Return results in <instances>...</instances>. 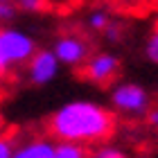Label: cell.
<instances>
[{
    "label": "cell",
    "instance_id": "6da1fadb",
    "mask_svg": "<svg viewBox=\"0 0 158 158\" xmlns=\"http://www.w3.org/2000/svg\"><path fill=\"white\" fill-rule=\"evenodd\" d=\"M115 129V118L109 109L90 99H75L59 106L50 118V133L59 142L88 145L109 138Z\"/></svg>",
    "mask_w": 158,
    "mask_h": 158
},
{
    "label": "cell",
    "instance_id": "7a4b0ae2",
    "mask_svg": "<svg viewBox=\"0 0 158 158\" xmlns=\"http://www.w3.org/2000/svg\"><path fill=\"white\" fill-rule=\"evenodd\" d=\"M34 52H36V45L30 34L11 27L0 30V75H7L11 68L30 61Z\"/></svg>",
    "mask_w": 158,
    "mask_h": 158
},
{
    "label": "cell",
    "instance_id": "3957f363",
    "mask_svg": "<svg viewBox=\"0 0 158 158\" xmlns=\"http://www.w3.org/2000/svg\"><path fill=\"white\" fill-rule=\"evenodd\" d=\"M111 102L118 111L127 115H147L149 93L140 84H120L111 93Z\"/></svg>",
    "mask_w": 158,
    "mask_h": 158
},
{
    "label": "cell",
    "instance_id": "277c9868",
    "mask_svg": "<svg viewBox=\"0 0 158 158\" xmlns=\"http://www.w3.org/2000/svg\"><path fill=\"white\" fill-rule=\"evenodd\" d=\"M118 73H120V59L111 52H99L95 56H90L86 61V68H84V75L97 86L113 81Z\"/></svg>",
    "mask_w": 158,
    "mask_h": 158
},
{
    "label": "cell",
    "instance_id": "5b68a950",
    "mask_svg": "<svg viewBox=\"0 0 158 158\" xmlns=\"http://www.w3.org/2000/svg\"><path fill=\"white\" fill-rule=\"evenodd\" d=\"M27 63H30L27 66L30 81L36 84V86H45L59 75V61L52 54V50H39V52H34Z\"/></svg>",
    "mask_w": 158,
    "mask_h": 158
},
{
    "label": "cell",
    "instance_id": "8992f818",
    "mask_svg": "<svg viewBox=\"0 0 158 158\" xmlns=\"http://www.w3.org/2000/svg\"><path fill=\"white\" fill-rule=\"evenodd\" d=\"M52 54L56 56L59 63H66V66H79L88 59V43L79 36H61L54 43Z\"/></svg>",
    "mask_w": 158,
    "mask_h": 158
},
{
    "label": "cell",
    "instance_id": "52a82bcc",
    "mask_svg": "<svg viewBox=\"0 0 158 158\" xmlns=\"http://www.w3.org/2000/svg\"><path fill=\"white\" fill-rule=\"evenodd\" d=\"M54 145L50 140H32L27 145L14 149L11 158H52Z\"/></svg>",
    "mask_w": 158,
    "mask_h": 158
},
{
    "label": "cell",
    "instance_id": "ba28073f",
    "mask_svg": "<svg viewBox=\"0 0 158 158\" xmlns=\"http://www.w3.org/2000/svg\"><path fill=\"white\" fill-rule=\"evenodd\" d=\"M52 158H88L86 149L81 145H73V142H56Z\"/></svg>",
    "mask_w": 158,
    "mask_h": 158
},
{
    "label": "cell",
    "instance_id": "9c48e42d",
    "mask_svg": "<svg viewBox=\"0 0 158 158\" xmlns=\"http://www.w3.org/2000/svg\"><path fill=\"white\" fill-rule=\"evenodd\" d=\"M111 23V18H109V14H106L104 9H95V11H90V16H88V25H90V30H106V25Z\"/></svg>",
    "mask_w": 158,
    "mask_h": 158
},
{
    "label": "cell",
    "instance_id": "30bf717a",
    "mask_svg": "<svg viewBox=\"0 0 158 158\" xmlns=\"http://www.w3.org/2000/svg\"><path fill=\"white\" fill-rule=\"evenodd\" d=\"M145 54H147V59L152 61L154 66H158V30H154L149 34L147 45H145Z\"/></svg>",
    "mask_w": 158,
    "mask_h": 158
},
{
    "label": "cell",
    "instance_id": "8fae6325",
    "mask_svg": "<svg viewBox=\"0 0 158 158\" xmlns=\"http://www.w3.org/2000/svg\"><path fill=\"white\" fill-rule=\"evenodd\" d=\"M88 158H129L122 149H118V147H111V145H104V147H99V149H95Z\"/></svg>",
    "mask_w": 158,
    "mask_h": 158
},
{
    "label": "cell",
    "instance_id": "7c38bea8",
    "mask_svg": "<svg viewBox=\"0 0 158 158\" xmlns=\"http://www.w3.org/2000/svg\"><path fill=\"white\" fill-rule=\"evenodd\" d=\"M45 5H48V0H18V7L25 11H41V9H45Z\"/></svg>",
    "mask_w": 158,
    "mask_h": 158
},
{
    "label": "cell",
    "instance_id": "4fadbf2b",
    "mask_svg": "<svg viewBox=\"0 0 158 158\" xmlns=\"http://www.w3.org/2000/svg\"><path fill=\"white\" fill-rule=\"evenodd\" d=\"M104 32H106V39H109L111 43H118L122 39V25L120 23H109Z\"/></svg>",
    "mask_w": 158,
    "mask_h": 158
},
{
    "label": "cell",
    "instance_id": "5bb4252c",
    "mask_svg": "<svg viewBox=\"0 0 158 158\" xmlns=\"http://www.w3.org/2000/svg\"><path fill=\"white\" fill-rule=\"evenodd\" d=\"M16 16V7L11 2H0V23H9Z\"/></svg>",
    "mask_w": 158,
    "mask_h": 158
},
{
    "label": "cell",
    "instance_id": "9a60e30c",
    "mask_svg": "<svg viewBox=\"0 0 158 158\" xmlns=\"http://www.w3.org/2000/svg\"><path fill=\"white\" fill-rule=\"evenodd\" d=\"M11 154H14V145H11V140L0 138V158H11Z\"/></svg>",
    "mask_w": 158,
    "mask_h": 158
},
{
    "label": "cell",
    "instance_id": "2e32d148",
    "mask_svg": "<svg viewBox=\"0 0 158 158\" xmlns=\"http://www.w3.org/2000/svg\"><path fill=\"white\" fill-rule=\"evenodd\" d=\"M147 122H149L152 127H158V109L147 111Z\"/></svg>",
    "mask_w": 158,
    "mask_h": 158
},
{
    "label": "cell",
    "instance_id": "e0dca14e",
    "mask_svg": "<svg viewBox=\"0 0 158 158\" xmlns=\"http://www.w3.org/2000/svg\"><path fill=\"white\" fill-rule=\"evenodd\" d=\"M2 127H5V120H2V113H0V131H2Z\"/></svg>",
    "mask_w": 158,
    "mask_h": 158
},
{
    "label": "cell",
    "instance_id": "ac0fdd59",
    "mask_svg": "<svg viewBox=\"0 0 158 158\" xmlns=\"http://www.w3.org/2000/svg\"><path fill=\"white\" fill-rule=\"evenodd\" d=\"M0 2H9V0H0Z\"/></svg>",
    "mask_w": 158,
    "mask_h": 158
}]
</instances>
